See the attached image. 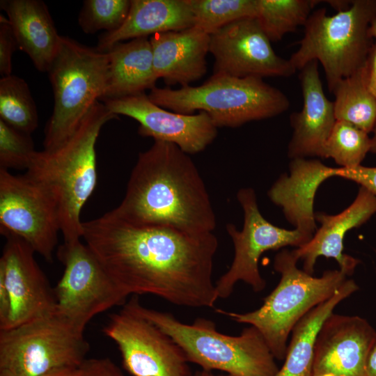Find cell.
<instances>
[{"label":"cell","mask_w":376,"mask_h":376,"mask_svg":"<svg viewBox=\"0 0 376 376\" xmlns=\"http://www.w3.org/2000/svg\"><path fill=\"white\" fill-rule=\"evenodd\" d=\"M82 227L85 244L126 299L150 294L179 306H214L213 233L134 225L111 211Z\"/></svg>","instance_id":"1"},{"label":"cell","mask_w":376,"mask_h":376,"mask_svg":"<svg viewBox=\"0 0 376 376\" xmlns=\"http://www.w3.org/2000/svg\"><path fill=\"white\" fill-rule=\"evenodd\" d=\"M111 212L138 226H163L192 233L217 226L205 182L189 155L176 145L154 141L140 152L120 203Z\"/></svg>","instance_id":"2"},{"label":"cell","mask_w":376,"mask_h":376,"mask_svg":"<svg viewBox=\"0 0 376 376\" xmlns=\"http://www.w3.org/2000/svg\"><path fill=\"white\" fill-rule=\"evenodd\" d=\"M118 118L97 102L65 142L36 151L25 173L49 195L57 210L63 242L82 238V208L97 183L95 146L108 121Z\"/></svg>","instance_id":"3"},{"label":"cell","mask_w":376,"mask_h":376,"mask_svg":"<svg viewBox=\"0 0 376 376\" xmlns=\"http://www.w3.org/2000/svg\"><path fill=\"white\" fill-rule=\"evenodd\" d=\"M123 308L162 329L181 347L188 361L202 370H221L228 376H276L279 370L264 337L253 326L238 336H229L219 332L211 320L197 318L185 324L170 313L146 308L138 295H132Z\"/></svg>","instance_id":"4"},{"label":"cell","mask_w":376,"mask_h":376,"mask_svg":"<svg viewBox=\"0 0 376 376\" xmlns=\"http://www.w3.org/2000/svg\"><path fill=\"white\" fill-rule=\"evenodd\" d=\"M155 104L171 111L205 112L217 127H237L278 116L290 107L287 96L256 77L212 75L198 86L179 89L154 87L148 94Z\"/></svg>","instance_id":"5"},{"label":"cell","mask_w":376,"mask_h":376,"mask_svg":"<svg viewBox=\"0 0 376 376\" xmlns=\"http://www.w3.org/2000/svg\"><path fill=\"white\" fill-rule=\"evenodd\" d=\"M292 251L283 249L275 256L274 269L281 274L276 287L258 309L239 313L220 308L216 312L259 330L276 359H285L289 334L311 309L325 301L347 280L340 269L327 270L320 277L299 269Z\"/></svg>","instance_id":"6"},{"label":"cell","mask_w":376,"mask_h":376,"mask_svg":"<svg viewBox=\"0 0 376 376\" xmlns=\"http://www.w3.org/2000/svg\"><path fill=\"white\" fill-rule=\"evenodd\" d=\"M376 17V0H354L334 15L313 12L304 24L297 50L289 58L301 70L312 61L324 68L329 91L363 66L372 49L368 29Z\"/></svg>","instance_id":"7"},{"label":"cell","mask_w":376,"mask_h":376,"mask_svg":"<svg viewBox=\"0 0 376 376\" xmlns=\"http://www.w3.org/2000/svg\"><path fill=\"white\" fill-rule=\"evenodd\" d=\"M108 69L107 52L61 37L47 72L54 107L45 128V150L54 149L70 138L93 105L104 97Z\"/></svg>","instance_id":"8"},{"label":"cell","mask_w":376,"mask_h":376,"mask_svg":"<svg viewBox=\"0 0 376 376\" xmlns=\"http://www.w3.org/2000/svg\"><path fill=\"white\" fill-rule=\"evenodd\" d=\"M84 329L55 309L17 327L0 331V376H40L79 368L89 344Z\"/></svg>","instance_id":"9"},{"label":"cell","mask_w":376,"mask_h":376,"mask_svg":"<svg viewBox=\"0 0 376 376\" xmlns=\"http://www.w3.org/2000/svg\"><path fill=\"white\" fill-rule=\"evenodd\" d=\"M237 199L244 212L242 230L233 224L226 225V230L234 245V258L228 271L215 283L219 298L228 297L238 281L249 285L256 292L263 291L266 281L262 277L258 262L261 256L270 250L288 246L300 247L311 239L299 230H287L269 222L260 213L255 191L242 188Z\"/></svg>","instance_id":"10"},{"label":"cell","mask_w":376,"mask_h":376,"mask_svg":"<svg viewBox=\"0 0 376 376\" xmlns=\"http://www.w3.org/2000/svg\"><path fill=\"white\" fill-rule=\"evenodd\" d=\"M63 264V275L54 289L56 309L82 329L96 315L126 298L100 262L80 240L63 242L56 252Z\"/></svg>","instance_id":"11"},{"label":"cell","mask_w":376,"mask_h":376,"mask_svg":"<svg viewBox=\"0 0 376 376\" xmlns=\"http://www.w3.org/2000/svg\"><path fill=\"white\" fill-rule=\"evenodd\" d=\"M0 232L27 242L52 262L60 224L54 203L27 175H15L0 168Z\"/></svg>","instance_id":"12"},{"label":"cell","mask_w":376,"mask_h":376,"mask_svg":"<svg viewBox=\"0 0 376 376\" xmlns=\"http://www.w3.org/2000/svg\"><path fill=\"white\" fill-rule=\"evenodd\" d=\"M103 333L117 345L132 376H193L181 347L148 320L123 308L109 316Z\"/></svg>","instance_id":"13"},{"label":"cell","mask_w":376,"mask_h":376,"mask_svg":"<svg viewBox=\"0 0 376 376\" xmlns=\"http://www.w3.org/2000/svg\"><path fill=\"white\" fill-rule=\"evenodd\" d=\"M214 58V75L239 78L292 75L295 68L289 59L278 56L256 17L230 23L210 35Z\"/></svg>","instance_id":"14"},{"label":"cell","mask_w":376,"mask_h":376,"mask_svg":"<svg viewBox=\"0 0 376 376\" xmlns=\"http://www.w3.org/2000/svg\"><path fill=\"white\" fill-rule=\"evenodd\" d=\"M102 100L112 113L136 120L141 136L173 143L188 155L203 151L217 136L218 127L205 112L170 111L153 103L145 93Z\"/></svg>","instance_id":"15"},{"label":"cell","mask_w":376,"mask_h":376,"mask_svg":"<svg viewBox=\"0 0 376 376\" xmlns=\"http://www.w3.org/2000/svg\"><path fill=\"white\" fill-rule=\"evenodd\" d=\"M5 237L0 277L5 281L11 300L6 330L54 311L56 303L54 290L38 265L31 246L18 237Z\"/></svg>","instance_id":"16"},{"label":"cell","mask_w":376,"mask_h":376,"mask_svg":"<svg viewBox=\"0 0 376 376\" xmlns=\"http://www.w3.org/2000/svg\"><path fill=\"white\" fill-rule=\"evenodd\" d=\"M376 331L364 318L332 313L316 338L313 375L366 376Z\"/></svg>","instance_id":"17"},{"label":"cell","mask_w":376,"mask_h":376,"mask_svg":"<svg viewBox=\"0 0 376 376\" xmlns=\"http://www.w3.org/2000/svg\"><path fill=\"white\" fill-rule=\"evenodd\" d=\"M375 213L376 194L360 187L354 201L339 214H315V221L320 223V227L308 243L292 250L298 260H302L303 270L313 275L317 259L324 256L335 259L339 269L347 276L352 275L360 261L343 253L345 235Z\"/></svg>","instance_id":"18"},{"label":"cell","mask_w":376,"mask_h":376,"mask_svg":"<svg viewBox=\"0 0 376 376\" xmlns=\"http://www.w3.org/2000/svg\"><path fill=\"white\" fill-rule=\"evenodd\" d=\"M318 62L301 70L303 107L290 118L293 129L288 148L290 158L322 157L325 143L336 122L334 102L326 97L320 78Z\"/></svg>","instance_id":"19"},{"label":"cell","mask_w":376,"mask_h":376,"mask_svg":"<svg viewBox=\"0 0 376 376\" xmlns=\"http://www.w3.org/2000/svg\"><path fill=\"white\" fill-rule=\"evenodd\" d=\"M289 174L281 175L268 191L269 199L281 207L288 221L310 239L316 231L315 196L327 179L336 177V168L320 160L292 159Z\"/></svg>","instance_id":"20"},{"label":"cell","mask_w":376,"mask_h":376,"mask_svg":"<svg viewBox=\"0 0 376 376\" xmlns=\"http://www.w3.org/2000/svg\"><path fill=\"white\" fill-rule=\"evenodd\" d=\"M149 39L156 77L167 85L185 87L206 74L209 34L192 26L157 33Z\"/></svg>","instance_id":"21"},{"label":"cell","mask_w":376,"mask_h":376,"mask_svg":"<svg viewBox=\"0 0 376 376\" xmlns=\"http://www.w3.org/2000/svg\"><path fill=\"white\" fill-rule=\"evenodd\" d=\"M17 48L24 52L40 72H48L58 51L61 37L44 1L3 0Z\"/></svg>","instance_id":"22"},{"label":"cell","mask_w":376,"mask_h":376,"mask_svg":"<svg viewBox=\"0 0 376 376\" xmlns=\"http://www.w3.org/2000/svg\"><path fill=\"white\" fill-rule=\"evenodd\" d=\"M194 19L186 0H132L126 19L99 38L97 49L107 52L114 45L157 33L192 27Z\"/></svg>","instance_id":"23"},{"label":"cell","mask_w":376,"mask_h":376,"mask_svg":"<svg viewBox=\"0 0 376 376\" xmlns=\"http://www.w3.org/2000/svg\"><path fill=\"white\" fill-rule=\"evenodd\" d=\"M109 59L107 86L102 98H118L152 89L156 77L152 47L147 37L114 45L107 52Z\"/></svg>","instance_id":"24"},{"label":"cell","mask_w":376,"mask_h":376,"mask_svg":"<svg viewBox=\"0 0 376 376\" xmlns=\"http://www.w3.org/2000/svg\"><path fill=\"white\" fill-rule=\"evenodd\" d=\"M359 290L352 279H347L332 297L320 304L295 325L283 366L276 376H313L315 343L324 320L337 305Z\"/></svg>","instance_id":"25"},{"label":"cell","mask_w":376,"mask_h":376,"mask_svg":"<svg viewBox=\"0 0 376 376\" xmlns=\"http://www.w3.org/2000/svg\"><path fill=\"white\" fill-rule=\"evenodd\" d=\"M337 120L346 121L369 134L376 123V97L368 83L367 63L340 80L332 91Z\"/></svg>","instance_id":"26"},{"label":"cell","mask_w":376,"mask_h":376,"mask_svg":"<svg viewBox=\"0 0 376 376\" xmlns=\"http://www.w3.org/2000/svg\"><path fill=\"white\" fill-rule=\"evenodd\" d=\"M316 0H257L256 19L271 42L306 24Z\"/></svg>","instance_id":"27"},{"label":"cell","mask_w":376,"mask_h":376,"mask_svg":"<svg viewBox=\"0 0 376 376\" xmlns=\"http://www.w3.org/2000/svg\"><path fill=\"white\" fill-rule=\"evenodd\" d=\"M0 120L29 135L38 126V111L29 86L16 75L0 79Z\"/></svg>","instance_id":"28"},{"label":"cell","mask_w":376,"mask_h":376,"mask_svg":"<svg viewBox=\"0 0 376 376\" xmlns=\"http://www.w3.org/2000/svg\"><path fill=\"white\" fill-rule=\"evenodd\" d=\"M186 1L193 15V26L209 35L230 23L257 15V0Z\"/></svg>","instance_id":"29"},{"label":"cell","mask_w":376,"mask_h":376,"mask_svg":"<svg viewBox=\"0 0 376 376\" xmlns=\"http://www.w3.org/2000/svg\"><path fill=\"white\" fill-rule=\"evenodd\" d=\"M370 147L368 133L346 121L336 120L325 143L322 158H331L340 167H354L361 165Z\"/></svg>","instance_id":"30"},{"label":"cell","mask_w":376,"mask_h":376,"mask_svg":"<svg viewBox=\"0 0 376 376\" xmlns=\"http://www.w3.org/2000/svg\"><path fill=\"white\" fill-rule=\"evenodd\" d=\"M130 6L129 0H85L78 17L79 25L86 33L114 31L124 23Z\"/></svg>","instance_id":"31"},{"label":"cell","mask_w":376,"mask_h":376,"mask_svg":"<svg viewBox=\"0 0 376 376\" xmlns=\"http://www.w3.org/2000/svg\"><path fill=\"white\" fill-rule=\"evenodd\" d=\"M36 151L31 135L0 120V168L27 169Z\"/></svg>","instance_id":"32"},{"label":"cell","mask_w":376,"mask_h":376,"mask_svg":"<svg viewBox=\"0 0 376 376\" xmlns=\"http://www.w3.org/2000/svg\"><path fill=\"white\" fill-rule=\"evenodd\" d=\"M17 48V42L8 19L0 15V75L1 77L11 75L12 58Z\"/></svg>","instance_id":"33"},{"label":"cell","mask_w":376,"mask_h":376,"mask_svg":"<svg viewBox=\"0 0 376 376\" xmlns=\"http://www.w3.org/2000/svg\"><path fill=\"white\" fill-rule=\"evenodd\" d=\"M336 177L352 180L376 194V167L361 164L350 168L338 167L336 168Z\"/></svg>","instance_id":"34"},{"label":"cell","mask_w":376,"mask_h":376,"mask_svg":"<svg viewBox=\"0 0 376 376\" xmlns=\"http://www.w3.org/2000/svg\"><path fill=\"white\" fill-rule=\"evenodd\" d=\"M80 376H124L120 368L108 358L88 359L79 366Z\"/></svg>","instance_id":"35"},{"label":"cell","mask_w":376,"mask_h":376,"mask_svg":"<svg viewBox=\"0 0 376 376\" xmlns=\"http://www.w3.org/2000/svg\"><path fill=\"white\" fill-rule=\"evenodd\" d=\"M368 83L370 91L376 97V45L372 47L368 58Z\"/></svg>","instance_id":"36"},{"label":"cell","mask_w":376,"mask_h":376,"mask_svg":"<svg viewBox=\"0 0 376 376\" xmlns=\"http://www.w3.org/2000/svg\"><path fill=\"white\" fill-rule=\"evenodd\" d=\"M40 376H80L79 368L67 367L53 370Z\"/></svg>","instance_id":"37"},{"label":"cell","mask_w":376,"mask_h":376,"mask_svg":"<svg viewBox=\"0 0 376 376\" xmlns=\"http://www.w3.org/2000/svg\"><path fill=\"white\" fill-rule=\"evenodd\" d=\"M366 376H376V342L368 356Z\"/></svg>","instance_id":"38"},{"label":"cell","mask_w":376,"mask_h":376,"mask_svg":"<svg viewBox=\"0 0 376 376\" xmlns=\"http://www.w3.org/2000/svg\"><path fill=\"white\" fill-rule=\"evenodd\" d=\"M372 132H373V136L370 138L371 147H370V152L376 155V123L375 124V126Z\"/></svg>","instance_id":"39"},{"label":"cell","mask_w":376,"mask_h":376,"mask_svg":"<svg viewBox=\"0 0 376 376\" xmlns=\"http://www.w3.org/2000/svg\"><path fill=\"white\" fill-rule=\"evenodd\" d=\"M368 33L370 38L373 37L376 38V17L370 24Z\"/></svg>","instance_id":"40"},{"label":"cell","mask_w":376,"mask_h":376,"mask_svg":"<svg viewBox=\"0 0 376 376\" xmlns=\"http://www.w3.org/2000/svg\"><path fill=\"white\" fill-rule=\"evenodd\" d=\"M194 376H228V375H217L212 373V371L201 370L196 372Z\"/></svg>","instance_id":"41"},{"label":"cell","mask_w":376,"mask_h":376,"mask_svg":"<svg viewBox=\"0 0 376 376\" xmlns=\"http://www.w3.org/2000/svg\"><path fill=\"white\" fill-rule=\"evenodd\" d=\"M313 376H333L330 374H324V375H313Z\"/></svg>","instance_id":"42"}]
</instances>
